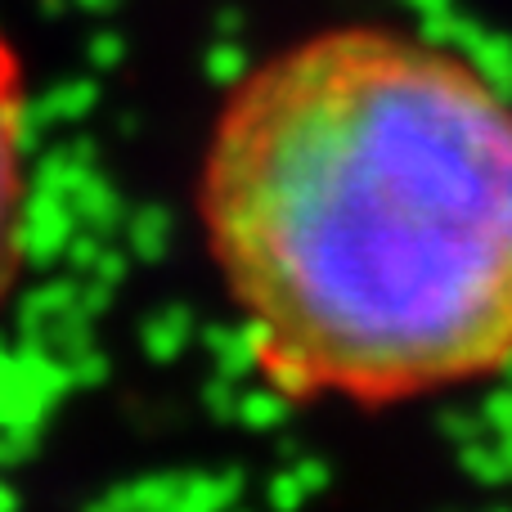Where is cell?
<instances>
[{"label": "cell", "instance_id": "1", "mask_svg": "<svg viewBox=\"0 0 512 512\" xmlns=\"http://www.w3.org/2000/svg\"><path fill=\"white\" fill-rule=\"evenodd\" d=\"M198 212L279 396L391 405L512 360V104L441 45L333 27L265 59Z\"/></svg>", "mask_w": 512, "mask_h": 512}, {"label": "cell", "instance_id": "2", "mask_svg": "<svg viewBox=\"0 0 512 512\" xmlns=\"http://www.w3.org/2000/svg\"><path fill=\"white\" fill-rule=\"evenodd\" d=\"M27 221V77L14 41L0 32V306L23 265Z\"/></svg>", "mask_w": 512, "mask_h": 512}]
</instances>
